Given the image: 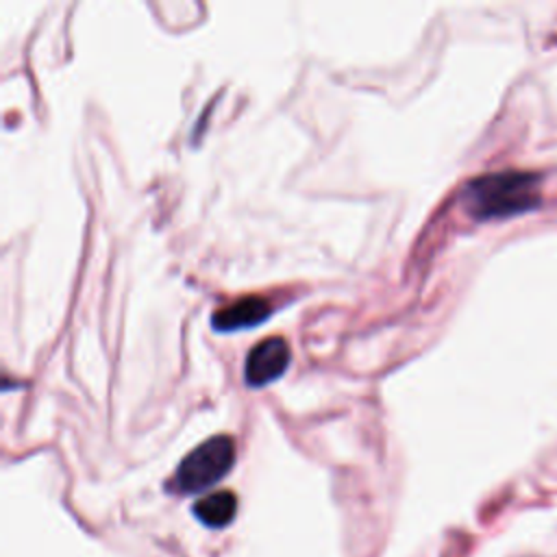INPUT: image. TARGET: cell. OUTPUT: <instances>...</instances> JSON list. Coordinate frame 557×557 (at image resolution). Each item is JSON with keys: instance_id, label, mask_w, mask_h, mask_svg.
Listing matches in <instances>:
<instances>
[{"instance_id": "3", "label": "cell", "mask_w": 557, "mask_h": 557, "mask_svg": "<svg viewBox=\"0 0 557 557\" xmlns=\"http://www.w3.org/2000/svg\"><path fill=\"white\" fill-rule=\"evenodd\" d=\"M289 361V344L276 335L265 337L250 348L244 363V381L248 387H265L285 374Z\"/></svg>"}, {"instance_id": "1", "label": "cell", "mask_w": 557, "mask_h": 557, "mask_svg": "<svg viewBox=\"0 0 557 557\" xmlns=\"http://www.w3.org/2000/svg\"><path fill=\"white\" fill-rule=\"evenodd\" d=\"M540 176L535 172H492L472 178L463 189L466 211L474 220H503L533 211L540 205Z\"/></svg>"}, {"instance_id": "2", "label": "cell", "mask_w": 557, "mask_h": 557, "mask_svg": "<svg viewBox=\"0 0 557 557\" xmlns=\"http://www.w3.org/2000/svg\"><path fill=\"white\" fill-rule=\"evenodd\" d=\"M235 463V442L231 435H213L189 450L172 476V490L196 494L224 479Z\"/></svg>"}, {"instance_id": "4", "label": "cell", "mask_w": 557, "mask_h": 557, "mask_svg": "<svg viewBox=\"0 0 557 557\" xmlns=\"http://www.w3.org/2000/svg\"><path fill=\"white\" fill-rule=\"evenodd\" d=\"M272 313V302L265 296H242L226 307L218 309L211 318V326L218 333H233L239 329H252L265 322Z\"/></svg>"}, {"instance_id": "5", "label": "cell", "mask_w": 557, "mask_h": 557, "mask_svg": "<svg viewBox=\"0 0 557 557\" xmlns=\"http://www.w3.org/2000/svg\"><path fill=\"white\" fill-rule=\"evenodd\" d=\"M237 513V496L228 490L211 492L196 500L194 516L209 529H222L233 522Z\"/></svg>"}]
</instances>
